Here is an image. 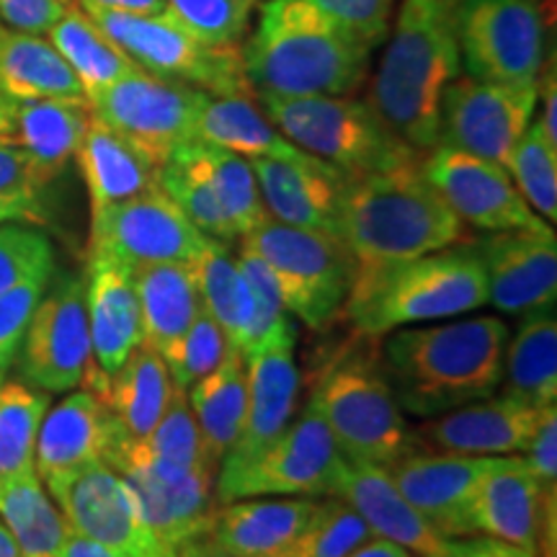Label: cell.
I'll use <instances>...</instances> for the list:
<instances>
[{
  "label": "cell",
  "mask_w": 557,
  "mask_h": 557,
  "mask_svg": "<svg viewBox=\"0 0 557 557\" xmlns=\"http://www.w3.org/2000/svg\"><path fill=\"white\" fill-rule=\"evenodd\" d=\"M189 267L197 278L201 308L218 320L230 346L243 351L250 331V292L230 243L205 238Z\"/></svg>",
  "instance_id": "obj_37"
},
{
  "label": "cell",
  "mask_w": 557,
  "mask_h": 557,
  "mask_svg": "<svg viewBox=\"0 0 557 557\" xmlns=\"http://www.w3.org/2000/svg\"><path fill=\"white\" fill-rule=\"evenodd\" d=\"M194 139L230 150L246 160L271 158L289 160V163H310V160H315V156L289 143L267 120V114L256 109L253 99H240V96H207L205 107L199 111Z\"/></svg>",
  "instance_id": "obj_30"
},
{
  "label": "cell",
  "mask_w": 557,
  "mask_h": 557,
  "mask_svg": "<svg viewBox=\"0 0 557 557\" xmlns=\"http://www.w3.org/2000/svg\"><path fill=\"white\" fill-rule=\"evenodd\" d=\"M333 496L346 500L367 521L374 537L395 542L418 557H434L447 540L408 504L382 465L346 462Z\"/></svg>",
  "instance_id": "obj_27"
},
{
  "label": "cell",
  "mask_w": 557,
  "mask_h": 557,
  "mask_svg": "<svg viewBox=\"0 0 557 557\" xmlns=\"http://www.w3.org/2000/svg\"><path fill=\"white\" fill-rule=\"evenodd\" d=\"M542 0H457L455 29L470 78L537 86L547 58Z\"/></svg>",
  "instance_id": "obj_10"
},
{
  "label": "cell",
  "mask_w": 557,
  "mask_h": 557,
  "mask_svg": "<svg viewBox=\"0 0 557 557\" xmlns=\"http://www.w3.org/2000/svg\"><path fill=\"white\" fill-rule=\"evenodd\" d=\"M248 400L240 436L230 447L218 472H233L256 459L282 436L297 416L299 369L295 359V329L248 357Z\"/></svg>",
  "instance_id": "obj_22"
},
{
  "label": "cell",
  "mask_w": 557,
  "mask_h": 557,
  "mask_svg": "<svg viewBox=\"0 0 557 557\" xmlns=\"http://www.w3.org/2000/svg\"><path fill=\"white\" fill-rule=\"evenodd\" d=\"M540 410L506 395H491L423 421L421 429H413L416 449L475 457L519 455L537 426Z\"/></svg>",
  "instance_id": "obj_23"
},
{
  "label": "cell",
  "mask_w": 557,
  "mask_h": 557,
  "mask_svg": "<svg viewBox=\"0 0 557 557\" xmlns=\"http://www.w3.org/2000/svg\"><path fill=\"white\" fill-rule=\"evenodd\" d=\"M67 529L101 542L122 557H173L145 524L135 493L107 462L47 480Z\"/></svg>",
  "instance_id": "obj_15"
},
{
  "label": "cell",
  "mask_w": 557,
  "mask_h": 557,
  "mask_svg": "<svg viewBox=\"0 0 557 557\" xmlns=\"http://www.w3.org/2000/svg\"><path fill=\"white\" fill-rule=\"evenodd\" d=\"M207 96L186 83L160 78L137 67L90 96L88 103L94 116L120 132L160 169L173 152L194 139Z\"/></svg>",
  "instance_id": "obj_12"
},
{
  "label": "cell",
  "mask_w": 557,
  "mask_h": 557,
  "mask_svg": "<svg viewBox=\"0 0 557 557\" xmlns=\"http://www.w3.org/2000/svg\"><path fill=\"white\" fill-rule=\"evenodd\" d=\"M382 338V367L403 413L429 421L500 387L508 325L498 315L408 325Z\"/></svg>",
  "instance_id": "obj_1"
},
{
  "label": "cell",
  "mask_w": 557,
  "mask_h": 557,
  "mask_svg": "<svg viewBox=\"0 0 557 557\" xmlns=\"http://www.w3.org/2000/svg\"><path fill=\"white\" fill-rule=\"evenodd\" d=\"M230 348L233 346H230L225 331L220 329L218 320L201 308L184 336L169 351L160 354V357H163L165 367H169L173 385L189 389L194 382L207 377L209 372H214L222 364Z\"/></svg>",
  "instance_id": "obj_48"
},
{
  "label": "cell",
  "mask_w": 557,
  "mask_h": 557,
  "mask_svg": "<svg viewBox=\"0 0 557 557\" xmlns=\"http://www.w3.org/2000/svg\"><path fill=\"white\" fill-rule=\"evenodd\" d=\"M259 181V191L269 218L292 227L338 235V209L346 173L323 160L289 163V160H248Z\"/></svg>",
  "instance_id": "obj_26"
},
{
  "label": "cell",
  "mask_w": 557,
  "mask_h": 557,
  "mask_svg": "<svg viewBox=\"0 0 557 557\" xmlns=\"http://www.w3.org/2000/svg\"><path fill=\"white\" fill-rule=\"evenodd\" d=\"M83 11L111 13H163L165 0H81Z\"/></svg>",
  "instance_id": "obj_57"
},
{
  "label": "cell",
  "mask_w": 557,
  "mask_h": 557,
  "mask_svg": "<svg viewBox=\"0 0 557 557\" xmlns=\"http://www.w3.org/2000/svg\"><path fill=\"white\" fill-rule=\"evenodd\" d=\"M537 103H540V116L537 127L542 135L547 137V143L557 145V75H555V60L545 62V70H542L537 81Z\"/></svg>",
  "instance_id": "obj_56"
},
{
  "label": "cell",
  "mask_w": 557,
  "mask_h": 557,
  "mask_svg": "<svg viewBox=\"0 0 557 557\" xmlns=\"http://www.w3.org/2000/svg\"><path fill=\"white\" fill-rule=\"evenodd\" d=\"M114 449H122L127 451V455L143 459H152V462L176 465V468H209L218 472V468H214L207 457L205 438H201L197 418H194L189 408L186 389H181L176 385H173L169 408H165L158 426L152 429L143 442H132V438L122 436Z\"/></svg>",
  "instance_id": "obj_42"
},
{
  "label": "cell",
  "mask_w": 557,
  "mask_h": 557,
  "mask_svg": "<svg viewBox=\"0 0 557 557\" xmlns=\"http://www.w3.org/2000/svg\"><path fill=\"white\" fill-rule=\"evenodd\" d=\"M325 18L374 50L389 32L395 0H305Z\"/></svg>",
  "instance_id": "obj_52"
},
{
  "label": "cell",
  "mask_w": 557,
  "mask_h": 557,
  "mask_svg": "<svg viewBox=\"0 0 557 557\" xmlns=\"http://www.w3.org/2000/svg\"><path fill=\"white\" fill-rule=\"evenodd\" d=\"M186 145L160 165V189L169 194L173 205L186 214V220H189L199 233H205L207 238L230 243V246H233V243L238 240V235H235L225 209H222L218 197H214L205 173H201L197 163H194Z\"/></svg>",
  "instance_id": "obj_43"
},
{
  "label": "cell",
  "mask_w": 557,
  "mask_h": 557,
  "mask_svg": "<svg viewBox=\"0 0 557 557\" xmlns=\"http://www.w3.org/2000/svg\"><path fill=\"white\" fill-rule=\"evenodd\" d=\"M47 37L75 73L86 99L137 70L135 62L90 21L88 13L73 3L47 32Z\"/></svg>",
  "instance_id": "obj_38"
},
{
  "label": "cell",
  "mask_w": 557,
  "mask_h": 557,
  "mask_svg": "<svg viewBox=\"0 0 557 557\" xmlns=\"http://www.w3.org/2000/svg\"><path fill=\"white\" fill-rule=\"evenodd\" d=\"M75 158H78L81 176L86 181L90 218L160 186L158 165L94 114H90Z\"/></svg>",
  "instance_id": "obj_29"
},
{
  "label": "cell",
  "mask_w": 557,
  "mask_h": 557,
  "mask_svg": "<svg viewBox=\"0 0 557 557\" xmlns=\"http://www.w3.org/2000/svg\"><path fill=\"white\" fill-rule=\"evenodd\" d=\"M173 395L169 367L156 348L143 341L129 359L107 380L99 398H103L124 436L143 442L163 418Z\"/></svg>",
  "instance_id": "obj_33"
},
{
  "label": "cell",
  "mask_w": 557,
  "mask_h": 557,
  "mask_svg": "<svg viewBox=\"0 0 557 557\" xmlns=\"http://www.w3.org/2000/svg\"><path fill=\"white\" fill-rule=\"evenodd\" d=\"M86 312L90 333L88 389L101 395L111 374L143 344V318L132 271L120 261L90 250L86 271Z\"/></svg>",
  "instance_id": "obj_21"
},
{
  "label": "cell",
  "mask_w": 557,
  "mask_h": 557,
  "mask_svg": "<svg viewBox=\"0 0 557 557\" xmlns=\"http://www.w3.org/2000/svg\"><path fill=\"white\" fill-rule=\"evenodd\" d=\"M455 9L457 0H403L369 90L382 122L421 156L438 145L444 96L462 75Z\"/></svg>",
  "instance_id": "obj_2"
},
{
  "label": "cell",
  "mask_w": 557,
  "mask_h": 557,
  "mask_svg": "<svg viewBox=\"0 0 557 557\" xmlns=\"http://www.w3.org/2000/svg\"><path fill=\"white\" fill-rule=\"evenodd\" d=\"M372 537V529L346 500L323 496V500L315 498L312 517L289 557H348Z\"/></svg>",
  "instance_id": "obj_46"
},
{
  "label": "cell",
  "mask_w": 557,
  "mask_h": 557,
  "mask_svg": "<svg viewBox=\"0 0 557 557\" xmlns=\"http://www.w3.org/2000/svg\"><path fill=\"white\" fill-rule=\"evenodd\" d=\"M519 457L542 487H557V406L540 410L537 426Z\"/></svg>",
  "instance_id": "obj_53"
},
{
  "label": "cell",
  "mask_w": 557,
  "mask_h": 557,
  "mask_svg": "<svg viewBox=\"0 0 557 557\" xmlns=\"http://www.w3.org/2000/svg\"><path fill=\"white\" fill-rule=\"evenodd\" d=\"M240 52L256 99L351 96L372 54L305 0H267L259 29Z\"/></svg>",
  "instance_id": "obj_4"
},
{
  "label": "cell",
  "mask_w": 557,
  "mask_h": 557,
  "mask_svg": "<svg viewBox=\"0 0 557 557\" xmlns=\"http://www.w3.org/2000/svg\"><path fill=\"white\" fill-rule=\"evenodd\" d=\"M500 457L416 449L389 465L398 491L444 537H468V513L478 485Z\"/></svg>",
  "instance_id": "obj_20"
},
{
  "label": "cell",
  "mask_w": 557,
  "mask_h": 557,
  "mask_svg": "<svg viewBox=\"0 0 557 557\" xmlns=\"http://www.w3.org/2000/svg\"><path fill=\"white\" fill-rule=\"evenodd\" d=\"M124 436L114 413L94 389H70L52 410H47L39 426L34 468L41 483L90 462H107L111 449Z\"/></svg>",
  "instance_id": "obj_24"
},
{
  "label": "cell",
  "mask_w": 557,
  "mask_h": 557,
  "mask_svg": "<svg viewBox=\"0 0 557 557\" xmlns=\"http://www.w3.org/2000/svg\"><path fill=\"white\" fill-rule=\"evenodd\" d=\"M47 186L16 139L0 137V222L45 225Z\"/></svg>",
  "instance_id": "obj_47"
},
{
  "label": "cell",
  "mask_w": 557,
  "mask_h": 557,
  "mask_svg": "<svg viewBox=\"0 0 557 557\" xmlns=\"http://www.w3.org/2000/svg\"><path fill=\"white\" fill-rule=\"evenodd\" d=\"M542 519V485L519 455L500 462L478 485L470 504V534H485L537 555Z\"/></svg>",
  "instance_id": "obj_28"
},
{
  "label": "cell",
  "mask_w": 557,
  "mask_h": 557,
  "mask_svg": "<svg viewBox=\"0 0 557 557\" xmlns=\"http://www.w3.org/2000/svg\"><path fill=\"white\" fill-rule=\"evenodd\" d=\"M86 13L137 67L160 75V78L186 83L209 96L256 99L246 70H243V52L238 45H209L184 29L169 11Z\"/></svg>",
  "instance_id": "obj_9"
},
{
  "label": "cell",
  "mask_w": 557,
  "mask_h": 557,
  "mask_svg": "<svg viewBox=\"0 0 557 557\" xmlns=\"http://www.w3.org/2000/svg\"><path fill=\"white\" fill-rule=\"evenodd\" d=\"M143 318V341L165 354L201 310L197 278L189 263H152L132 271Z\"/></svg>",
  "instance_id": "obj_34"
},
{
  "label": "cell",
  "mask_w": 557,
  "mask_h": 557,
  "mask_svg": "<svg viewBox=\"0 0 557 557\" xmlns=\"http://www.w3.org/2000/svg\"><path fill=\"white\" fill-rule=\"evenodd\" d=\"M135 493L145 524L173 557H199L220 500L218 472L209 468H176L114 449L107 459Z\"/></svg>",
  "instance_id": "obj_13"
},
{
  "label": "cell",
  "mask_w": 557,
  "mask_h": 557,
  "mask_svg": "<svg viewBox=\"0 0 557 557\" xmlns=\"http://www.w3.org/2000/svg\"><path fill=\"white\" fill-rule=\"evenodd\" d=\"M16 359L21 382L47 395L83 385L90 367V333L81 276H60L52 289H45Z\"/></svg>",
  "instance_id": "obj_14"
},
{
  "label": "cell",
  "mask_w": 557,
  "mask_h": 557,
  "mask_svg": "<svg viewBox=\"0 0 557 557\" xmlns=\"http://www.w3.org/2000/svg\"><path fill=\"white\" fill-rule=\"evenodd\" d=\"M423 176L442 194L451 212L483 233H547L553 225L527 205L504 165L470 152L436 145L423 156Z\"/></svg>",
  "instance_id": "obj_16"
},
{
  "label": "cell",
  "mask_w": 557,
  "mask_h": 557,
  "mask_svg": "<svg viewBox=\"0 0 557 557\" xmlns=\"http://www.w3.org/2000/svg\"><path fill=\"white\" fill-rule=\"evenodd\" d=\"M483 305H487L483 261L475 248L457 243L421 259L357 274L344 312L357 336L382 338L389 331L449 320Z\"/></svg>",
  "instance_id": "obj_5"
},
{
  "label": "cell",
  "mask_w": 557,
  "mask_h": 557,
  "mask_svg": "<svg viewBox=\"0 0 557 557\" xmlns=\"http://www.w3.org/2000/svg\"><path fill=\"white\" fill-rule=\"evenodd\" d=\"M0 94L11 101L41 99H86L83 86L75 78L52 41L41 34L16 32L0 24Z\"/></svg>",
  "instance_id": "obj_31"
},
{
  "label": "cell",
  "mask_w": 557,
  "mask_h": 557,
  "mask_svg": "<svg viewBox=\"0 0 557 557\" xmlns=\"http://www.w3.org/2000/svg\"><path fill=\"white\" fill-rule=\"evenodd\" d=\"M58 557H122V555H116L114 549L101 545V542L88 540L83 537V534L73 532V529H67L65 542H62Z\"/></svg>",
  "instance_id": "obj_58"
},
{
  "label": "cell",
  "mask_w": 557,
  "mask_h": 557,
  "mask_svg": "<svg viewBox=\"0 0 557 557\" xmlns=\"http://www.w3.org/2000/svg\"><path fill=\"white\" fill-rule=\"evenodd\" d=\"M54 248L39 230L0 222V295L29 278L52 276Z\"/></svg>",
  "instance_id": "obj_50"
},
{
  "label": "cell",
  "mask_w": 557,
  "mask_h": 557,
  "mask_svg": "<svg viewBox=\"0 0 557 557\" xmlns=\"http://www.w3.org/2000/svg\"><path fill=\"white\" fill-rule=\"evenodd\" d=\"M508 176L529 207L540 214L547 225L557 220V145L547 143L537 122L532 120L524 135L511 150L506 163Z\"/></svg>",
  "instance_id": "obj_44"
},
{
  "label": "cell",
  "mask_w": 557,
  "mask_h": 557,
  "mask_svg": "<svg viewBox=\"0 0 557 557\" xmlns=\"http://www.w3.org/2000/svg\"><path fill=\"white\" fill-rule=\"evenodd\" d=\"M315 498H240L220 504L199 557H289Z\"/></svg>",
  "instance_id": "obj_25"
},
{
  "label": "cell",
  "mask_w": 557,
  "mask_h": 557,
  "mask_svg": "<svg viewBox=\"0 0 557 557\" xmlns=\"http://www.w3.org/2000/svg\"><path fill=\"white\" fill-rule=\"evenodd\" d=\"M16 101H11L9 96L0 94V137L13 135V127H16Z\"/></svg>",
  "instance_id": "obj_60"
},
{
  "label": "cell",
  "mask_w": 557,
  "mask_h": 557,
  "mask_svg": "<svg viewBox=\"0 0 557 557\" xmlns=\"http://www.w3.org/2000/svg\"><path fill=\"white\" fill-rule=\"evenodd\" d=\"M421 163L346 178L338 238L351 250L357 274L462 243V220L429 184Z\"/></svg>",
  "instance_id": "obj_3"
},
{
  "label": "cell",
  "mask_w": 557,
  "mask_h": 557,
  "mask_svg": "<svg viewBox=\"0 0 557 557\" xmlns=\"http://www.w3.org/2000/svg\"><path fill=\"white\" fill-rule=\"evenodd\" d=\"M263 114L299 150L346 176H364L423 160L372 109L354 96L261 99Z\"/></svg>",
  "instance_id": "obj_7"
},
{
  "label": "cell",
  "mask_w": 557,
  "mask_h": 557,
  "mask_svg": "<svg viewBox=\"0 0 557 557\" xmlns=\"http://www.w3.org/2000/svg\"><path fill=\"white\" fill-rule=\"evenodd\" d=\"M487 305L504 315H534L555 308L557 299V240L547 233H491L480 240Z\"/></svg>",
  "instance_id": "obj_19"
},
{
  "label": "cell",
  "mask_w": 557,
  "mask_h": 557,
  "mask_svg": "<svg viewBox=\"0 0 557 557\" xmlns=\"http://www.w3.org/2000/svg\"><path fill=\"white\" fill-rule=\"evenodd\" d=\"M47 284H50V276L29 278V282L0 295V382L9 377L21 344H24L34 308L45 295Z\"/></svg>",
  "instance_id": "obj_51"
},
{
  "label": "cell",
  "mask_w": 557,
  "mask_h": 557,
  "mask_svg": "<svg viewBox=\"0 0 557 557\" xmlns=\"http://www.w3.org/2000/svg\"><path fill=\"white\" fill-rule=\"evenodd\" d=\"M0 521L11 532L18 557H58L67 524L47 496L37 470L0 483Z\"/></svg>",
  "instance_id": "obj_39"
},
{
  "label": "cell",
  "mask_w": 557,
  "mask_h": 557,
  "mask_svg": "<svg viewBox=\"0 0 557 557\" xmlns=\"http://www.w3.org/2000/svg\"><path fill=\"white\" fill-rule=\"evenodd\" d=\"M189 408L205 438L209 462L220 468L235 438L240 436L248 400V361L230 348L222 364L186 389Z\"/></svg>",
  "instance_id": "obj_35"
},
{
  "label": "cell",
  "mask_w": 557,
  "mask_h": 557,
  "mask_svg": "<svg viewBox=\"0 0 557 557\" xmlns=\"http://www.w3.org/2000/svg\"><path fill=\"white\" fill-rule=\"evenodd\" d=\"M67 5L70 0H0V18L16 32L47 34Z\"/></svg>",
  "instance_id": "obj_54"
},
{
  "label": "cell",
  "mask_w": 557,
  "mask_h": 557,
  "mask_svg": "<svg viewBox=\"0 0 557 557\" xmlns=\"http://www.w3.org/2000/svg\"><path fill=\"white\" fill-rule=\"evenodd\" d=\"M238 263L250 292V331L246 346H243L240 351L243 357L248 359L253 357L256 351H261V348L274 344V341L278 336H284L289 329H295V323H292L287 305H284V295L282 289H278L274 271H271L269 263L243 240Z\"/></svg>",
  "instance_id": "obj_45"
},
{
  "label": "cell",
  "mask_w": 557,
  "mask_h": 557,
  "mask_svg": "<svg viewBox=\"0 0 557 557\" xmlns=\"http://www.w3.org/2000/svg\"><path fill=\"white\" fill-rule=\"evenodd\" d=\"M348 557H413V553L406 547L395 545V542L382 540V537H372L367 545H361L359 549H354Z\"/></svg>",
  "instance_id": "obj_59"
},
{
  "label": "cell",
  "mask_w": 557,
  "mask_h": 557,
  "mask_svg": "<svg viewBox=\"0 0 557 557\" xmlns=\"http://www.w3.org/2000/svg\"><path fill=\"white\" fill-rule=\"evenodd\" d=\"M88 99L24 101L16 109L13 139L24 148L41 178L50 184L75 158L90 122Z\"/></svg>",
  "instance_id": "obj_32"
},
{
  "label": "cell",
  "mask_w": 557,
  "mask_h": 557,
  "mask_svg": "<svg viewBox=\"0 0 557 557\" xmlns=\"http://www.w3.org/2000/svg\"><path fill=\"white\" fill-rule=\"evenodd\" d=\"M0 557H18L16 542H13L11 532L5 529L3 521H0Z\"/></svg>",
  "instance_id": "obj_61"
},
{
  "label": "cell",
  "mask_w": 557,
  "mask_h": 557,
  "mask_svg": "<svg viewBox=\"0 0 557 557\" xmlns=\"http://www.w3.org/2000/svg\"><path fill=\"white\" fill-rule=\"evenodd\" d=\"M256 0H165V11L209 45H238Z\"/></svg>",
  "instance_id": "obj_49"
},
{
  "label": "cell",
  "mask_w": 557,
  "mask_h": 557,
  "mask_svg": "<svg viewBox=\"0 0 557 557\" xmlns=\"http://www.w3.org/2000/svg\"><path fill=\"white\" fill-rule=\"evenodd\" d=\"M346 462L389 468L410 451L416 436L382 367L380 348L364 344L338 354L318 374L310 395Z\"/></svg>",
  "instance_id": "obj_6"
},
{
  "label": "cell",
  "mask_w": 557,
  "mask_h": 557,
  "mask_svg": "<svg viewBox=\"0 0 557 557\" xmlns=\"http://www.w3.org/2000/svg\"><path fill=\"white\" fill-rule=\"evenodd\" d=\"M186 148H189L194 163L199 165L209 186H212L214 197L225 209L230 225H233L238 238L248 235L250 230L259 227L269 218L259 191V181H256V173L246 158L214 148V145L199 143V139H191Z\"/></svg>",
  "instance_id": "obj_40"
},
{
  "label": "cell",
  "mask_w": 557,
  "mask_h": 557,
  "mask_svg": "<svg viewBox=\"0 0 557 557\" xmlns=\"http://www.w3.org/2000/svg\"><path fill=\"white\" fill-rule=\"evenodd\" d=\"M50 395L21 380L0 382V483L34 472L39 426Z\"/></svg>",
  "instance_id": "obj_41"
},
{
  "label": "cell",
  "mask_w": 557,
  "mask_h": 557,
  "mask_svg": "<svg viewBox=\"0 0 557 557\" xmlns=\"http://www.w3.org/2000/svg\"><path fill=\"white\" fill-rule=\"evenodd\" d=\"M240 240L274 271L292 318L310 331H325L336 323L357 276V261L338 235L267 218Z\"/></svg>",
  "instance_id": "obj_8"
},
{
  "label": "cell",
  "mask_w": 557,
  "mask_h": 557,
  "mask_svg": "<svg viewBox=\"0 0 557 557\" xmlns=\"http://www.w3.org/2000/svg\"><path fill=\"white\" fill-rule=\"evenodd\" d=\"M434 557H537L524 547L511 542L485 537V534H468V537H447Z\"/></svg>",
  "instance_id": "obj_55"
},
{
  "label": "cell",
  "mask_w": 557,
  "mask_h": 557,
  "mask_svg": "<svg viewBox=\"0 0 557 557\" xmlns=\"http://www.w3.org/2000/svg\"><path fill=\"white\" fill-rule=\"evenodd\" d=\"M346 459L315 408L299 416L259 457L233 472H218L220 504L240 498H323L333 496Z\"/></svg>",
  "instance_id": "obj_11"
},
{
  "label": "cell",
  "mask_w": 557,
  "mask_h": 557,
  "mask_svg": "<svg viewBox=\"0 0 557 557\" xmlns=\"http://www.w3.org/2000/svg\"><path fill=\"white\" fill-rule=\"evenodd\" d=\"M205 238L160 186L90 218V250L129 271L152 263H191Z\"/></svg>",
  "instance_id": "obj_17"
},
{
  "label": "cell",
  "mask_w": 557,
  "mask_h": 557,
  "mask_svg": "<svg viewBox=\"0 0 557 557\" xmlns=\"http://www.w3.org/2000/svg\"><path fill=\"white\" fill-rule=\"evenodd\" d=\"M537 111V86H500L478 78H459L447 88L442 103L438 145L470 156L508 163Z\"/></svg>",
  "instance_id": "obj_18"
},
{
  "label": "cell",
  "mask_w": 557,
  "mask_h": 557,
  "mask_svg": "<svg viewBox=\"0 0 557 557\" xmlns=\"http://www.w3.org/2000/svg\"><path fill=\"white\" fill-rule=\"evenodd\" d=\"M504 395L529 408L557 406V318L553 310L534 312L508 336L504 354Z\"/></svg>",
  "instance_id": "obj_36"
}]
</instances>
